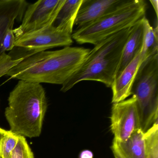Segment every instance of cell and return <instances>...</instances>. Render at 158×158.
<instances>
[{
	"label": "cell",
	"mask_w": 158,
	"mask_h": 158,
	"mask_svg": "<svg viewBox=\"0 0 158 158\" xmlns=\"http://www.w3.org/2000/svg\"><path fill=\"white\" fill-rule=\"evenodd\" d=\"M147 4L144 0H127L113 12L73 32L72 39L79 44L95 45L107 38L133 27L145 17Z\"/></svg>",
	"instance_id": "4"
},
{
	"label": "cell",
	"mask_w": 158,
	"mask_h": 158,
	"mask_svg": "<svg viewBox=\"0 0 158 158\" xmlns=\"http://www.w3.org/2000/svg\"><path fill=\"white\" fill-rule=\"evenodd\" d=\"M143 62L140 52L115 78L111 87L112 91V103L123 101L132 95L135 78Z\"/></svg>",
	"instance_id": "10"
},
{
	"label": "cell",
	"mask_w": 158,
	"mask_h": 158,
	"mask_svg": "<svg viewBox=\"0 0 158 158\" xmlns=\"http://www.w3.org/2000/svg\"><path fill=\"white\" fill-rule=\"evenodd\" d=\"M10 158H35L34 153L25 138L19 136L18 143Z\"/></svg>",
	"instance_id": "18"
},
{
	"label": "cell",
	"mask_w": 158,
	"mask_h": 158,
	"mask_svg": "<svg viewBox=\"0 0 158 158\" xmlns=\"http://www.w3.org/2000/svg\"><path fill=\"white\" fill-rule=\"evenodd\" d=\"M144 17L137 22L131 27V31L123 48L115 78L141 51L143 44Z\"/></svg>",
	"instance_id": "12"
},
{
	"label": "cell",
	"mask_w": 158,
	"mask_h": 158,
	"mask_svg": "<svg viewBox=\"0 0 158 158\" xmlns=\"http://www.w3.org/2000/svg\"><path fill=\"white\" fill-rule=\"evenodd\" d=\"M19 136L9 130L0 142V158H10L18 143Z\"/></svg>",
	"instance_id": "17"
},
{
	"label": "cell",
	"mask_w": 158,
	"mask_h": 158,
	"mask_svg": "<svg viewBox=\"0 0 158 158\" xmlns=\"http://www.w3.org/2000/svg\"><path fill=\"white\" fill-rule=\"evenodd\" d=\"M110 128L113 140L124 142L138 129L141 128V121L136 98L129 99L113 103ZM142 129V128H141Z\"/></svg>",
	"instance_id": "7"
},
{
	"label": "cell",
	"mask_w": 158,
	"mask_h": 158,
	"mask_svg": "<svg viewBox=\"0 0 158 158\" xmlns=\"http://www.w3.org/2000/svg\"><path fill=\"white\" fill-rule=\"evenodd\" d=\"M48 107L41 84L19 80L10 93L4 112L10 131L25 138L39 137Z\"/></svg>",
	"instance_id": "2"
},
{
	"label": "cell",
	"mask_w": 158,
	"mask_h": 158,
	"mask_svg": "<svg viewBox=\"0 0 158 158\" xmlns=\"http://www.w3.org/2000/svg\"><path fill=\"white\" fill-rule=\"evenodd\" d=\"M83 0H65L52 26L72 35L75 21Z\"/></svg>",
	"instance_id": "14"
},
{
	"label": "cell",
	"mask_w": 158,
	"mask_h": 158,
	"mask_svg": "<svg viewBox=\"0 0 158 158\" xmlns=\"http://www.w3.org/2000/svg\"><path fill=\"white\" fill-rule=\"evenodd\" d=\"M131 27L114 34L95 45L79 69L62 85L61 91L66 92L83 81H97L111 87Z\"/></svg>",
	"instance_id": "3"
},
{
	"label": "cell",
	"mask_w": 158,
	"mask_h": 158,
	"mask_svg": "<svg viewBox=\"0 0 158 158\" xmlns=\"http://www.w3.org/2000/svg\"><path fill=\"white\" fill-rule=\"evenodd\" d=\"M0 105H1V100H0Z\"/></svg>",
	"instance_id": "25"
},
{
	"label": "cell",
	"mask_w": 158,
	"mask_h": 158,
	"mask_svg": "<svg viewBox=\"0 0 158 158\" xmlns=\"http://www.w3.org/2000/svg\"><path fill=\"white\" fill-rule=\"evenodd\" d=\"M9 132V130H6L5 129H3V128L0 127V142L1 141L2 139V138L8 133Z\"/></svg>",
	"instance_id": "24"
},
{
	"label": "cell",
	"mask_w": 158,
	"mask_h": 158,
	"mask_svg": "<svg viewBox=\"0 0 158 158\" xmlns=\"http://www.w3.org/2000/svg\"><path fill=\"white\" fill-rule=\"evenodd\" d=\"M27 6L25 0H0V55L3 52L2 43L6 32L13 29L15 21L23 20Z\"/></svg>",
	"instance_id": "11"
},
{
	"label": "cell",
	"mask_w": 158,
	"mask_h": 158,
	"mask_svg": "<svg viewBox=\"0 0 158 158\" xmlns=\"http://www.w3.org/2000/svg\"><path fill=\"white\" fill-rule=\"evenodd\" d=\"M90 50L69 46L37 52L24 59L7 75L13 79L39 84L63 85L79 69Z\"/></svg>",
	"instance_id": "1"
},
{
	"label": "cell",
	"mask_w": 158,
	"mask_h": 158,
	"mask_svg": "<svg viewBox=\"0 0 158 158\" xmlns=\"http://www.w3.org/2000/svg\"><path fill=\"white\" fill-rule=\"evenodd\" d=\"M73 43L72 35L52 26L27 33L16 40L9 55L13 60L25 59L49 49L69 47Z\"/></svg>",
	"instance_id": "6"
},
{
	"label": "cell",
	"mask_w": 158,
	"mask_h": 158,
	"mask_svg": "<svg viewBox=\"0 0 158 158\" xmlns=\"http://www.w3.org/2000/svg\"><path fill=\"white\" fill-rule=\"evenodd\" d=\"M24 59L13 60L10 55L4 52L0 55V78L7 75L10 70L19 64Z\"/></svg>",
	"instance_id": "19"
},
{
	"label": "cell",
	"mask_w": 158,
	"mask_h": 158,
	"mask_svg": "<svg viewBox=\"0 0 158 158\" xmlns=\"http://www.w3.org/2000/svg\"><path fill=\"white\" fill-rule=\"evenodd\" d=\"M93 152L89 150H84L79 153L78 158H93Z\"/></svg>",
	"instance_id": "21"
},
{
	"label": "cell",
	"mask_w": 158,
	"mask_h": 158,
	"mask_svg": "<svg viewBox=\"0 0 158 158\" xmlns=\"http://www.w3.org/2000/svg\"><path fill=\"white\" fill-rule=\"evenodd\" d=\"M65 0H40L27 6L22 23L13 30L15 39L52 26Z\"/></svg>",
	"instance_id": "8"
},
{
	"label": "cell",
	"mask_w": 158,
	"mask_h": 158,
	"mask_svg": "<svg viewBox=\"0 0 158 158\" xmlns=\"http://www.w3.org/2000/svg\"><path fill=\"white\" fill-rule=\"evenodd\" d=\"M15 36L14 34L13 29H8L3 37L2 43V49L3 52L8 51H11L15 46Z\"/></svg>",
	"instance_id": "20"
},
{
	"label": "cell",
	"mask_w": 158,
	"mask_h": 158,
	"mask_svg": "<svg viewBox=\"0 0 158 158\" xmlns=\"http://www.w3.org/2000/svg\"><path fill=\"white\" fill-rule=\"evenodd\" d=\"M147 158H158V123H154L144 132Z\"/></svg>",
	"instance_id": "16"
},
{
	"label": "cell",
	"mask_w": 158,
	"mask_h": 158,
	"mask_svg": "<svg viewBox=\"0 0 158 158\" xmlns=\"http://www.w3.org/2000/svg\"><path fill=\"white\" fill-rule=\"evenodd\" d=\"M149 1L154 9L157 18L158 15V1L157 0H150Z\"/></svg>",
	"instance_id": "23"
},
{
	"label": "cell",
	"mask_w": 158,
	"mask_h": 158,
	"mask_svg": "<svg viewBox=\"0 0 158 158\" xmlns=\"http://www.w3.org/2000/svg\"><path fill=\"white\" fill-rule=\"evenodd\" d=\"M111 148V150L112 151L114 158H125L123 156L122 153L119 151V150L113 144L112 145Z\"/></svg>",
	"instance_id": "22"
},
{
	"label": "cell",
	"mask_w": 158,
	"mask_h": 158,
	"mask_svg": "<svg viewBox=\"0 0 158 158\" xmlns=\"http://www.w3.org/2000/svg\"><path fill=\"white\" fill-rule=\"evenodd\" d=\"M127 0H83L75 21L77 28L89 24L113 12Z\"/></svg>",
	"instance_id": "9"
},
{
	"label": "cell",
	"mask_w": 158,
	"mask_h": 158,
	"mask_svg": "<svg viewBox=\"0 0 158 158\" xmlns=\"http://www.w3.org/2000/svg\"><path fill=\"white\" fill-rule=\"evenodd\" d=\"M144 34L140 53L143 62L150 57L158 54V25L153 27L146 16L143 19Z\"/></svg>",
	"instance_id": "15"
},
{
	"label": "cell",
	"mask_w": 158,
	"mask_h": 158,
	"mask_svg": "<svg viewBox=\"0 0 158 158\" xmlns=\"http://www.w3.org/2000/svg\"><path fill=\"white\" fill-rule=\"evenodd\" d=\"M112 144L125 158H147L144 132L141 128L134 132L126 141L113 140Z\"/></svg>",
	"instance_id": "13"
},
{
	"label": "cell",
	"mask_w": 158,
	"mask_h": 158,
	"mask_svg": "<svg viewBox=\"0 0 158 158\" xmlns=\"http://www.w3.org/2000/svg\"><path fill=\"white\" fill-rule=\"evenodd\" d=\"M158 54L144 61L135 78L132 95L137 101L144 132L158 123Z\"/></svg>",
	"instance_id": "5"
}]
</instances>
